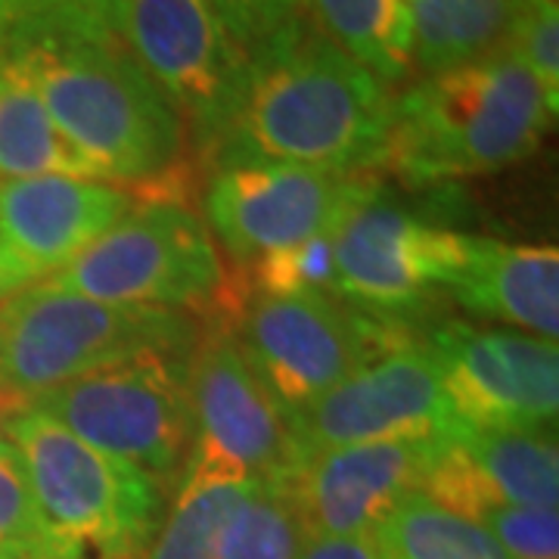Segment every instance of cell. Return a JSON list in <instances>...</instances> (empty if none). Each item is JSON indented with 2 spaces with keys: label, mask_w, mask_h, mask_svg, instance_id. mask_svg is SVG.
<instances>
[{
  "label": "cell",
  "mask_w": 559,
  "mask_h": 559,
  "mask_svg": "<svg viewBox=\"0 0 559 559\" xmlns=\"http://www.w3.org/2000/svg\"><path fill=\"white\" fill-rule=\"evenodd\" d=\"M392 94L305 16L246 53L237 112L212 171L234 165H308L360 175L385 165Z\"/></svg>",
  "instance_id": "1"
},
{
  "label": "cell",
  "mask_w": 559,
  "mask_h": 559,
  "mask_svg": "<svg viewBox=\"0 0 559 559\" xmlns=\"http://www.w3.org/2000/svg\"><path fill=\"white\" fill-rule=\"evenodd\" d=\"M0 44L25 60L57 131L100 180L131 187L183 156L178 109L134 60L112 13L47 16Z\"/></svg>",
  "instance_id": "2"
},
{
  "label": "cell",
  "mask_w": 559,
  "mask_h": 559,
  "mask_svg": "<svg viewBox=\"0 0 559 559\" xmlns=\"http://www.w3.org/2000/svg\"><path fill=\"white\" fill-rule=\"evenodd\" d=\"M554 116L535 75L503 50L404 91L382 168L417 187L498 171L532 156Z\"/></svg>",
  "instance_id": "3"
},
{
  "label": "cell",
  "mask_w": 559,
  "mask_h": 559,
  "mask_svg": "<svg viewBox=\"0 0 559 559\" xmlns=\"http://www.w3.org/2000/svg\"><path fill=\"white\" fill-rule=\"evenodd\" d=\"M7 436L60 559H146L165 510L156 476L94 451L35 404Z\"/></svg>",
  "instance_id": "4"
},
{
  "label": "cell",
  "mask_w": 559,
  "mask_h": 559,
  "mask_svg": "<svg viewBox=\"0 0 559 559\" xmlns=\"http://www.w3.org/2000/svg\"><path fill=\"white\" fill-rule=\"evenodd\" d=\"M200 320L171 308L106 305L40 280L0 301V385L22 401L140 355H190Z\"/></svg>",
  "instance_id": "5"
},
{
  "label": "cell",
  "mask_w": 559,
  "mask_h": 559,
  "mask_svg": "<svg viewBox=\"0 0 559 559\" xmlns=\"http://www.w3.org/2000/svg\"><path fill=\"white\" fill-rule=\"evenodd\" d=\"M280 414L293 419L382 352L411 342V326L370 318L330 293L259 296L227 326Z\"/></svg>",
  "instance_id": "6"
},
{
  "label": "cell",
  "mask_w": 559,
  "mask_h": 559,
  "mask_svg": "<svg viewBox=\"0 0 559 559\" xmlns=\"http://www.w3.org/2000/svg\"><path fill=\"white\" fill-rule=\"evenodd\" d=\"M187 360L190 355H140L62 382L32 404L94 451L168 479L183 469L197 436Z\"/></svg>",
  "instance_id": "7"
},
{
  "label": "cell",
  "mask_w": 559,
  "mask_h": 559,
  "mask_svg": "<svg viewBox=\"0 0 559 559\" xmlns=\"http://www.w3.org/2000/svg\"><path fill=\"white\" fill-rule=\"evenodd\" d=\"M112 25L187 121L193 156L212 168L246 75V53L212 0H116Z\"/></svg>",
  "instance_id": "8"
},
{
  "label": "cell",
  "mask_w": 559,
  "mask_h": 559,
  "mask_svg": "<svg viewBox=\"0 0 559 559\" xmlns=\"http://www.w3.org/2000/svg\"><path fill=\"white\" fill-rule=\"evenodd\" d=\"M221 277L218 252L193 209L138 205L47 283L106 305L200 311Z\"/></svg>",
  "instance_id": "9"
},
{
  "label": "cell",
  "mask_w": 559,
  "mask_h": 559,
  "mask_svg": "<svg viewBox=\"0 0 559 559\" xmlns=\"http://www.w3.org/2000/svg\"><path fill=\"white\" fill-rule=\"evenodd\" d=\"M457 246L460 234L426 224L373 187L336 227L333 293L370 318L407 326L444 286Z\"/></svg>",
  "instance_id": "10"
},
{
  "label": "cell",
  "mask_w": 559,
  "mask_h": 559,
  "mask_svg": "<svg viewBox=\"0 0 559 559\" xmlns=\"http://www.w3.org/2000/svg\"><path fill=\"white\" fill-rule=\"evenodd\" d=\"M380 180L308 165L218 168L205 193V215L240 264L286 246L333 234Z\"/></svg>",
  "instance_id": "11"
},
{
  "label": "cell",
  "mask_w": 559,
  "mask_h": 559,
  "mask_svg": "<svg viewBox=\"0 0 559 559\" xmlns=\"http://www.w3.org/2000/svg\"><path fill=\"white\" fill-rule=\"evenodd\" d=\"M460 426L429 345L411 340L364 364L289 419L296 451L392 439H441Z\"/></svg>",
  "instance_id": "12"
},
{
  "label": "cell",
  "mask_w": 559,
  "mask_h": 559,
  "mask_svg": "<svg viewBox=\"0 0 559 559\" xmlns=\"http://www.w3.org/2000/svg\"><path fill=\"white\" fill-rule=\"evenodd\" d=\"M426 345L460 423L554 429L559 411L557 342L451 320L436 326Z\"/></svg>",
  "instance_id": "13"
},
{
  "label": "cell",
  "mask_w": 559,
  "mask_h": 559,
  "mask_svg": "<svg viewBox=\"0 0 559 559\" xmlns=\"http://www.w3.org/2000/svg\"><path fill=\"white\" fill-rule=\"evenodd\" d=\"M187 395L193 426L205 448L242 466L252 479L286 485L299 469L289 419L242 358L227 330L200 326L187 360Z\"/></svg>",
  "instance_id": "14"
},
{
  "label": "cell",
  "mask_w": 559,
  "mask_h": 559,
  "mask_svg": "<svg viewBox=\"0 0 559 559\" xmlns=\"http://www.w3.org/2000/svg\"><path fill=\"white\" fill-rule=\"evenodd\" d=\"M128 209V193L103 180H0V301L53 277Z\"/></svg>",
  "instance_id": "15"
},
{
  "label": "cell",
  "mask_w": 559,
  "mask_h": 559,
  "mask_svg": "<svg viewBox=\"0 0 559 559\" xmlns=\"http://www.w3.org/2000/svg\"><path fill=\"white\" fill-rule=\"evenodd\" d=\"M439 439L342 444L301 460L286 481L308 538L373 535L385 513L423 488Z\"/></svg>",
  "instance_id": "16"
},
{
  "label": "cell",
  "mask_w": 559,
  "mask_h": 559,
  "mask_svg": "<svg viewBox=\"0 0 559 559\" xmlns=\"http://www.w3.org/2000/svg\"><path fill=\"white\" fill-rule=\"evenodd\" d=\"M419 491L469 520H479L488 507L557 510L559 451L554 429L460 423L436 441Z\"/></svg>",
  "instance_id": "17"
},
{
  "label": "cell",
  "mask_w": 559,
  "mask_h": 559,
  "mask_svg": "<svg viewBox=\"0 0 559 559\" xmlns=\"http://www.w3.org/2000/svg\"><path fill=\"white\" fill-rule=\"evenodd\" d=\"M444 286L457 305L479 318L559 336V252L554 246H510L460 234L457 259Z\"/></svg>",
  "instance_id": "18"
},
{
  "label": "cell",
  "mask_w": 559,
  "mask_h": 559,
  "mask_svg": "<svg viewBox=\"0 0 559 559\" xmlns=\"http://www.w3.org/2000/svg\"><path fill=\"white\" fill-rule=\"evenodd\" d=\"M259 479L218 451L193 441L175 488V507L150 544L146 559H218L227 522Z\"/></svg>",
  "instance_id": "19"
},
{
  "label": "cell",
  "mask_w": 559,
  "mask_h": 559,
  "mask_svg": "<svg viewBox=\"0 0 559 559\" xmlns=\"http://www.w3.org/2000/svg\"><path fill=\"white\" fill-rule=\"evenodd\" d=\"M100 178L44 109L20 53L0 44V178Z\"/></svg>",
  "instance_id": "20"
},
{
  "label": "cell",
  "mask_w": 559,
  "mask_h": 559,
  "mask_svg": "<svg viewBox=\"0 0 559 559\" xmlns=\"http://www.w3.org/2000/svg\"><path fill=\"white\" fill-rule=\"evenodd\" d=\"M411 13V57L426 75L463 69L503 53L522 0H404Z\"/></svg>",
  "instance_id": "21"
},
{
  "label": "cell",
  "mask_w": 559,
  "mask_h": 559,
  "mask_svg": "<svg viewBox=\"0 0 559 559\" xmlns=\"http://www.w3.org/2000/svg\"><path fill=\"white\" fill-rule=\"evenodd\" d=\"M305 20L373 79L395 87L414 69L411 13L404 0H301Z\"/></svg>",
  "instance_id": "22"
},
{
  "label": "cell",
  "mask_w": 559,
  "mask_h": 559,
  "mask_svg": "<svg viewBox=\"0 0 559 559\" xmlns=\"http://www.w3.org/2000/svg\"><path fill=\"white\" fill-rule=\"evenodd\" d=\"M370 538L380 559H513L481 522L460 516L423 491L399 500Z\"/></svg>",
  "instance_id": "23"
},
{
  "label": "cell",
  "mask_w": 559,
  "mask_h": 559,
  "mask_svg": "<svg viewBox=\"0 0 559 559\" xmlns=\"http://www.w3.org/2000/svg\"><path fill=\"white\" fill-rule=\"evenodd\" d=\"M305 538L308 535L289 488L259 481L227 522L218 559H299Z\"/></svg>",
  "instance_id": "24"
},
{
  "label": "cell",
  "mask_w": 559,
  "mask_h": 559,
  "mask_svg": "<svg viewBox=\"0 0 559 559\" xmlns=\"http://www.w3.org/2000/svg\"><path fill=\"white\" fill-rule=\"evenodd\" d=\"M333 240H336V230L296 242V246H286L277 252H267L261 259L242 264L252 293L286 299V296L333 289V283H336Z\"/></svg>",
  "instance_id": "25"
},
{
  "label": "cell",
  "mask_w": 559,
  "mask_h": 559,
  "mask_svg": "<svg viewBox=\"0 0 559 559\" xmlns=\"http://www.w3.org/2000/svg\"><path fill=\"white\" fill-rule=\"evenodd\" d=\"M60 559L47 535L13 444L0 441V559Z\"/></svg>",
  "instance_id": "26"
},
{
  "label": "cell",
  "mask_w": 559,
  "mask_h": 559,
  "mask_svg": "<svg viewBox=\"0 0 559 559\" xmlns=\"http://www.w3.org/2000/svg\"><path fill=\"white\" fill-rule=\"evenodd\" d=\"M535 75L550 109L559 103V20L557 0H522L507 47Z\"/></svg>",
  "instance_id": "27"
},
{
  "label": "cell",
  "mask_w": 559,
  "mask_h": 559,
  "mask_svg": "<svg viewBox=\"0 0 559 559\" xmlns=\"http://www.w3.org/2000/svg\"><path fill=\"white\" fill-rule=\"evenodd\" d=\"M513 559H559L557 510L488 507L479 520Z\"/></svg>",
  "instance_id": "28"
},
{
  "label": "cell",
  "mask_w": 559,
  "mask_h": 559,
  "mask_svg": "<svg viewBox=\"0 0 559 559\" xmlns=\"http://www.w3.org/2000/svg\"><path fill=\"white\" fill-rule=\"evenodd\" d=\"M299 3L301 0H212L242 53L255 50L261 40H267L286 22L296 20Z\"/></svg>",
  "instance_id": "29"
},
{
  "label": "cell",
  "mask_w": 559,
  "mask_h": 559,
  "mask_svg": "<svg viewBox=\"0 0 559 559\" xmlns=\"http://www.w3.org/2000/svg\"><path fill=\"white\" fill-rule=\"evenodd\" d=\"M116 0H0V40L22 32L32 22L60 16L72 10H103L112 13Z\"/></svg>",
  "instance_id": "30"
},
{
  "label": "cell",
  "mask_w": 559,
  "mask_h": 559,
  "mask_svg": "<svg viewBox=\"0 0 559 559\" xmlns=\"http://www.w3.org/2000/svg\"><path fill=\"white\" fill-rule=\"evenodd\" d=\"M299 559H380L370 535L358 538H305Z\"/></svg>",
  "instance_id": "31"
},
{
  "label": "cell",
  "mask_w": 559,
  "mask_h": 559,
  "mask_svg": "<svg viewBox=\"0 0 559 559\" xmlns=\"http://www.w3.org/2000/svg\"><path fill=\"white\" fill-rule=\"evenodd\" d=\"M25 407H28V401H22L20 395H13L10 389H3V385H0V429H7L10 417H16V414L25 411Z\"/></svg>",
  "instance_id": "32"
},
{
  "label": "cell",
  "mask_w": 559,
  "mask_h": 559,
  "mask_svg": "<svg viewBox=\"0 0 559 559\" xmlns=\"http://www.w3.org/2000/svg\"><path fill=\"white\" fill-rule=\"evenodd\" d=\"M38 559H53V557H38Z\"/></svg>",
  "instance_id": "33"
}]
</instances>
